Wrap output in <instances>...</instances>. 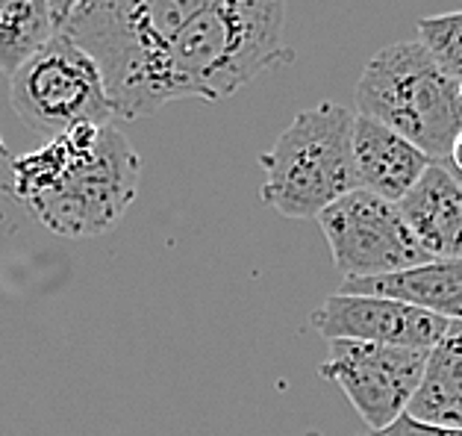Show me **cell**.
<instances>
[{
    "label": "cell",
    "mask_w": 462,
    "mask_h": 436,
    "mask_svg": "<svg viewBox=\"0 0 462 436\" xmlns=\"http://www.w3.org/2000/svg\"><path fill=\"white\" fill-rule=\"evenodd\" d=\"M419 42L448 77L462 83V9L419 21Z\"/></svg>",
    "instance_id": "9a60e30c"
},
{
    "label": "cell",
    "mask_w": 462,
    "mask_h": 436,
    "mask_svg": "<svg viewBox=\"0 0 462 436\" xmlns=\"http://www.w3.org/2000/svg\"><path fill=\"white\" fill-rule=\"evenodd\" d=\"M407 413L427 424L462 431V321H450L430 354Z\"/></svg>",
    "instance_id": "4fadbf2b"
},
{
    "label": "cell",
    "mask_w": 462,
    "mask_h": 436,
    "mask_svg": "<svg viewBox=\"0 0 462 436\" xmlns=\"http://www.w3.org/2000/svg\"><path fill=\"white\" fill-rule=\"evenodd\" d=\"M56 30L51 0H0V71L13 77Z\"/></svg>",
    "instance_id": "5bb4252c"
},
{
    "label": "cell",
    "mask_w": 462,
    "mask_h": 436,
    "mask_svg": "<svg viewBox=\"0 0 462 436\" xmlns=\"http://www.w3.org/2000/svg\"><path fill=\"white\" fill-rule=\"evenodd\" d=\"M354 118L347 107L321 100L289 121L277 142L259 156L265 183L259 200L283 218H319L359 189L354 165Z\"/></svg>",
    "instance_id": "3957f363"
},
{
    "label": "cell",
    "mask_w": 462,
    "mask_h": 436,
    "mask_svg": "<svg viewBox=\"0 0 462 436\" xmlns=\"http://www.w3.org/2000/svg\"><path fill=\"white\" fill-rule=\"evenodd\" d=\"M327 360L319 366L324 380H333L351 401L368 431H380L403 416L421 384L427 354L419 348L374 342H327Z\"/></svg>",
    "instance_id": "ba28073f"
},
{
    "label": "cell",
    "mask_w": 462,
    "mask_h": 436,
    "mask_svg": "<svg viewBox=\"0 0 462 436\" xmlns=\"http://www.w3.org/2000/svg\"><path fill=\"white\" fill-rule=\"evenodd\" d=\"M459 100H462V83H459Z\"/></svg>",
    "instance_id": "d6986e66"
},
{
    "label": "cell",
    "mask_w": 462,
    "mask_h": 436,
    "mask_svg": "<svg viewBox=\"0 0 462 436\" xmlns=\"http://www.w3.org/2000/svg\"><path fill=\"white\" fill-rule=\"evenodd\" d=\"M142 160L116 125H80L9 162V195L62 239L118 225L139 195Z\"/></svg>",
    "instance_id": "7a4b0ae2"
},
{
    "label": "cell",
    "mask_w": 462,
    "mask_h": 436,
    "mask_svg": "<svg viewBox=\"0 0 462 436\" xmlns=\"http://www.w3.org/2000/svg\"><path fill=\"white\" fill-rule=\"evenodd\" d=\"M356 113L401 133L433 162L448 165L462 133L459 83L421 42H394L365 62L356 83Z\"/></svg>",
    "instance_id": "277c9868"
},
{
    "label": "cell",
    "mask_w": 462,
    "mask_h": 436,
    "mask_svg": "<svg viewBox=\"0 0 462 436\" xmlns=\"http://www.w3.org/2000/svg\"><path fill=\"white\" fill-rule=\"evenodd\" d=\"M354 165L359 189L401 204L407 192L421 181L433 160L419 151L401 133L380 121L359 116L354 118Z\"/></svg>",
    "instance_id": "8fae6325"
},
{
    "label": "cell",
    "mask_w": 462,
    "mask_h": 436,
    "mask_svg": "<svg viewBox=\"0 0 462 436\" xmlns=\"http://www.w3.org/2000/svg\"><path fill=\"white\" fill-rule=\"evenodd\" d=\"M398 209L430 260H462V177L450 165L433 162Z\"/></svg>",
    "instance_id": "30bf717a"
},
{
    "label": "cell",
    "mask_w": 462,
    "mask_h": 436,
    "mask_svg": "<svg viewBox=\"0 0 462 436\" xmlns=\"http://www.w3.org/2000/svg\"><path fill=\"white\" fill-rule=\"evenodd\" d=\"M319 227L330 245L336 268L347 277H380L407 272L430 263L415 242L398 204L365 189H354L319 218Z\"/></svg>",
    "instance_id": "52a82bcc"
},
{
    "label": "cell",
    "mask_w": 462,
    "mask_h": 436,
    "mask_svg": "<svg viewBox=\"0 0 462 436\" xmlns=\"http://www.w3.org/2000/svg\"><path fill=\"white\" fill-rule=\"evenodd\" d=\"M286 0H221L168 42L124 100L118 118H142L174 100H218L291 62L283 42Z\"/></svg>",
    "instance_id": "6da1fadb"
},
{
    "label": "cell",
    "mask_w": 462,
    "mask_h": 436,
    "mask_svg": "<svg viewBox=\"0 0 462 436\" xmlns=\"http://www.w3.org/2000/svg\"><path fill=\"white\" fill-rule=\"evenodd\" d=\"M448 165H450V169H454V172L462 177V133L457 136L454 148H450V160H448Z\"/></svg>",
    "instance_id": "ac0fdd59"
},
{
    "label": "cell",
    "mask_w": 462,
    "mask_h": 436,
    "mask_svg": "<svg viewBox=\"0 0 462 436\" xmlns=\"http://www.w3.org/2000/svg\"><path fill=\"white\" fill-rule=\"evenodd\" d=\"M216 4L221 0H83L62 32L100 65L118 116L168 42Z\"/></svg>",
    "instance_id": "5b68a950"
},
{
    "label": "cell",
    "mask_w": 462,
    "mask_h": 436,
    "mask_svg": "<svg viewBox=\"0 0 462 436\" xmlns=\"http://www.w3.org/2000/svg\"><path fill=\"white\" fill-rule=\"evenodd\" d=\"M312 330L324 342H374L430 351L448 330V319L380 295L336 292L312 312Z\"/></svg>",
    "instance_id": "9c48e42d"
},
{
    "label": "cell",
    "mask_w": 462,
    "mask_h": 436,
    "mask_svg": "<svg viewBox=\"0 0 462 436\" xmlns=\"http://www.w3.org/2000/svg\"><path fill=\"white\" fill-rule=\"evenodd\" d=\"M83 0H51V13H53V21H56V27L62 30L65 21L71 18V13L77 6H80Z\"/></svg>",
    "instance_id": "e0dca14e"
},
{
    "label": "cell",
    "mask_w": 462,
    "mask_h": 436,
    "mask_svg": "<svg viewBox=\"0 0 462 436\" xmlns=\"http://www.w3.org/2000/svg\"><path fill=\"white\" fill-rule=\"evenodd\" d=\"M9 104L44 139L80 125H112L118 118L100 65L62 30L9 77Z\"/></svg>",
    "instance_id": "8992f818"
},
{
    "label": "cell",
    "mask_w": 462,
    "mask_h": 436,
    "mask_svg": "<svg viewBox=\"0 0 462 436\" xmlns=\"http://www.w3.org/2000/svg\"><path fill=\"white\" fill-rule=\"evenodd\" d=\"M339 292L394 298L448 321H462V260H430L380 277H347Z\"/></svg>",
    "instance_id": "7c38bea8"
},
{
    "label": "cell",
    "mask_w": 462,
    "mask_h": 436,
    "mask_svg": "<svg viewBox=\"0 0 462 436\" xmlns=\"http://www.w3.org/2000/svg\"><path fill=\"white\" fill-rule=\"evenodd\" d=\"M365 436H462V431L442 428V424H427V422L412 419L410 413H403V416H398L392 424H386V428L368 431Z\"/></svg>",
    "instance_id": "2e32d148"
}]
</instances>
